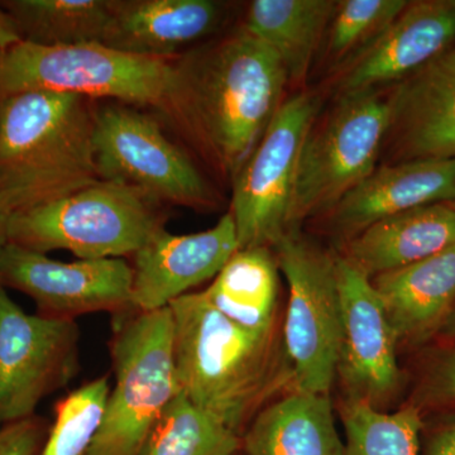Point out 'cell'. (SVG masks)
Here are the masks:
<instances>
[{
    "instance_id": "1",
    "label": "cell",
    "mask_w": 455,
    "mask_h": 455,
    "mask_svg": "<svg viewBox=\"0 0 455 455\" xmlns=\"http://www.w3.org/2000/svg\"><path fill=\"white\" fill-rule=\"evenodd\" d=\"M169 307L180 391L242 438L284 388L292 390L283 331L259 333L235 324L215 310L202 291L187 293Z\"/></svg>"
},
{
    "instance_id": "2",
    "label": "cell",
    "mask_w": 455,
    "mask_h": 455,
    "mask_svg": "<svg viewBox=\"0 0 455 455\" xmlns=\"http://www.w3.org/2000/svg\"><path fill=\"white\" fill-rule=\"evenodd\" d=\"M179 61L194 149L233 179L283 103L286 68L243 27Z\"/></svg>"
},
{
    "instance_id": "3",
    "label": "cell",
    "mask_w": 455,
    "mask_h": 455,
    "mask_svg": "<svg viewBox=\"0 0 455 455\" xmlns=\"http://www.w3.org/2000/svg\"><path fill=\"white\" fill-rule=\"evenodd\" d=\"M97 100L33 90L0 99V203L11 214L97 182Z\"/></svg>"
},
{
    "instance_id": "4",
    "label": "cell",
    "mask_w": 455,
    "mask_h": 455,
    "mask_svg": "<svg viewBox=\"0 0 455 455\" xmlns=\"http://www.w3.org/2000/svg\"><path fill=\"white\" fill-rule=\"evenodd\" d=\"M179 57L131 55L101 44L40 46L22 41L0 50V99L47 90L119 101L155 114L193 147Z\"/></svg>"
},
{
    "instance_id": "5",
    "label": "cell",
    "mask_w": 455,
    "mask_h": 455,
    "mask_svg": "<svg viewBox=\"0 0 455 455\" xmlns=\"http://www.w3.org/2000/svg\"><path fill=\"white\" fill-rule=\"evenodd\" d=\"M164 205L139 188L110 180L12 214L8 243L79 259L133 257L164 228Z\"/></svg>"
},
{
    "instance_id": "6",
    "label": "cell",
    "mask_w": 455,
    "mask_h": 455,
    "mask_svg": "<svg viewBox=\"0 0 455 455\" xmlns=\"http://www.w3.org/2000/svg\"><path fill=\"white\" fill-rule=\"evenodd\" d=\"M109 347L116 383L88 455H139L180 392L170 307L113 315Z\"/></svg>"
},
{
    "instance_id": "7",
    "label": "cell",
    "mask_w": 455,
    "mask_h": 455,
    "mask_svg": "<svg viewBox=\"0 0 455 455\" xmlns=\"http://www.w3.org/2000/svg\"><path fill=\"white\" fill-rule=\"evenodd\" d=\"M388 122V99L372 89L341 94L325 118L314 123L302 147L287 233L328 214L377 169Z\"/></svg>"
},
{
    "instance_id": "8",
    "label": "cell",
    "mask_w": 455,
    "mask_h": 455,
    "mask_svg": "<svg viewBox=\"0 0 455 455\" xmlns=\"http://www.w3.org/2000/svg\"><path fill=\"white\" fill-rule=\"evenodd\" d=\"M92 146L99 178L139 188L163 205L211 209L217 197L193 158L155 114L97 100Z\"/></svg>"
},
{
    "instance_id": "9",
    "label": "cell",
    "mask_w": 455,
    "mask_h": 455,
    "mask_svg": "<svg viewBox=\"0 0 455 455\" xmlns=\"http://www.w3.org/2000/svg\"><path fill=\"white\" fill-rule=\"evenodd\" d=\"M272 250L289 284L281 331L292 367V390L331 395L341 338L337 254L300 230L286 233Z\"/></svg>"
},
{
    "instance_id": "10",
    "label": "cell",
    "mask_w": 455,
    "mask_h": 455,
    "mask_svg": "<svg viewBox=\"0 0 455 455\" xmlns=\"http://www.w3.org/2000/svg\"><path fill=\"white\" fill-rule=\"evenodd\" d=\"M320 109V98L314 92L284 100L233 176L230 214L239 250L274 248L286 235L302 147Z\"/></svg>"
},
{
    "instance_id": "11",
    "label": "cell",
    "mask_w": 455,
    "mask_h": 455,
    "mask_svg": "<svg viewBox=\"0 0 455 455\" xmlns=\"http://www.w3.org/2000/svg\"><path fill=\"white\" fill-rule=\"evenodd\" d=\"M79 372L76 322L27 314L0 286V427L35 416Z\"/></svg>"
},
{
    "instance_id": "12",
    "label": "cell",
    "mask_w": 455,
    "mask_h": 455,
    "mask_svg": "<svg viewBox=\"0 0 455 455\" xmlns=\"http://www.w3.org/2000/svg\"><path fill=\"white\" fill-rule=\"evenodd\" d=\"M132 281L133 269L124 259L60 262L12 243L0 252V286L29 296L36 314L52 319L133 309Z\"/></svg>"
},
{
    "instance_id": "13",
    "label": "cell",
    "mask_w": 455,
    "mask_h": 455,
    "mask_svg": "<svg viewBox=\"0 0 455 455\" xmlns=\"http://www.w3.org/2000/svg\"><path fill=\"white\" fill-rule=\"evenodd\" d=\"M341 338L337 379L344 400L386 411L401 385L397 338L372 280L337 254Z\"/></svg>"
},
{
    "instance_id": "14",
    "label": "cell",
    "mask_w": 455,
    "mask_h": 455,
    "mask_svg": "<svg viewBox=\"0 0 455 455\" xmlns=\"http://www.w3.org/2000/svg\"><path fill=\"white\" fill-rule=\"evenodd\" d=\"M238 250L230 212L211 229L193 235H171L163 228L132 257V307H169L194 287L217 276Z\"/></svg>"
},
{
    "instance_id": "15",
    "label": "cell",
    "mask_w": 455,
    "mask_h": 455,
    "mask_svg": "<svg viewBox=\"0 0 455 455\" xmlns=\"http://www.w3.org/2000/svg\"><path fill=\"white\" fill-rule=\"evenodd\" d=\"M387 99L391 163L455 158V49L396 83Z\"/></svg>"
},
{
    "instance_id": "16",
    "label": "cell",
    "mask_w": 455,
    "mask_h": 455,
    "mask_svg": "<svg viewBox=\"0 0 455 455\" xmlns=\"http://www.w3.org/2000/svg\"><path fill=\"white\" fill-rule=\"evenodd\" d=\"M455 44V0L409 2L400 16L344 66L340 94L398 83Z\"/></svg>"
},
{
    "instance_id": "17",
    "label": "cell",
    "mask_w": 455,
    "mask_h": 455,
    "mask_svg": "<svg viewBox=\"0 0 455 455\" xmlns=\"http://www.w3.org/2000/svg\"><path fill=\"white\" fill-rule=\"evenodd\" d=\"M455 202V158L386 164L328 212L331 229L349 241L371 224L429 205Z\"/></svg>"
},
{
    "instance_id": "18",
    "label": "cell",
    "mask_w": 455,
    "mask_h": 455,
    "mask_svg": "<svg viewBox=\"0 0 455 455\" xmlns=\"http://www.w3.org/2000/svg\"><path fill=\"white\" fill-rule=\"evenodd\" d=\"M224 5L212 0H113L104 46L131 55L176 59L220 27Z\"/></svg>"
},
{
    "instance_id": "19",
    "label": "cell",
    "mask_w": 455,
    "mask_h": 455,
    "mask_svg": "<svg viewBox=\"0 0 455 455\" xmlns=\"http://www.w3.org/2000/svg\"><path fill=\"white\" fill-rule=\"evenodd\" d=\"M397 341L420 343L442 331L455 304V244L371 278Z\"/></svg>"
},
{
    "instance_id": "20",
    "label": "cell",
    "mask_w": 455,
    "mask_h": 455,
    "mask_svg": "<svg viewBox=\"0 0 455 455\" xmlns=\"http://www.w3.org/2000/svg\"><path fill=\"white\" fill-rule=\"evenodd\" d=\"M455 244V211L429 204L371 224L346 242L344 257L373 278L434 256Z\"/></svg>"
},
{
    "instance_id": "21",
    "label": "cell",
    "mask_w": 455,
    "mask_h": 455,
    "mask_svg": "<svg viewBox=\"0 0 455 455\" xmlns=\"http://www.w3.org/2000/svg\"><path fill=\"white\" fill-rule=\"evenodd\" d=\"M244 455H346L331 395L291 390L266 406L242 436Z\"/></svg>"
},
{
    "instance_id": "22",
    "label": "cell",
    "mask_w": 455,
    "mask_h": 455,
    "mask_svg": "<svg viewBox=\"0 0 455 455\" xmlns=\"http://www.w3.org/2000/svg\"><path fill=\"white\" fill-rule=\"evenodd\" d=\"M278 271L272 248L238 250L202 293L227 319L267 333L278 329Z\"/></svg>"
},
{
    "instance_id": "23",
    "label": "cell",
    "mask_w": 455,
    "mask_h": 455,
    "mask_svg": "<svg viewBox=\"0 0 455 455\" xmlns=\"http://www.w3.org/2000/svg\"><path fill=\"white\" fill-rule=\"evenodd\" d=\"M333 0H254L243 28L280 57L290 82H302L331 20Z\"/></svg>"
},
{
    "instance_id": "24",
    "label": "cell",
    "mask_w": 455,
    "mask_h": 455,
    "mask_svg": "<svg viewBox=\"0 0 455 455\" xmlns=\"http://www.w3.org/2000/svg\"><path fill=\"white\" fill-rule=\"evenodd\" d=\"M22 41L40 46L101 44L113 0H2Z\"/></svg>"
},
{
    "instance_id": "25",
    "label": "cell",
    "mask_w": 455,
    "mask_h": 455,
    "mask_svg": "<svg viewBox=\"0 0 455 455\" xmlns=\"http://www.w3.org/2000/svg\"><path fill=\"white\" fill-rule=\"evenodd\" d=\"M242 438L180 391L154 425L139 455H235Z\"/></svg>"
},
{
    "instance_id": "26",
    "label": "cell",
    "mask_w": 455,
    "mask_h": 455,
    "mask_svg": "<svg viewBox=\"0 0 455 455\" xmlns=\"http://www.w3.org/2000/svg\"><path fill=\"white\" fill-rule=\"evenodd\" d=\"M340 418L346 455H420L423 420L414 406L387 412L344 400Z\"/></svg>"
},
{
    "instance_id": "27",
    "label": "cell",
    "mask_w": 455,
    "mask_h": 455,
    "mask_svg": "<svg viewBox=\"0 0 455 455\" xmlns=\"http://www.w3.org/2000/svg\"><path fill=\"white\" fill-rule=\"evenodd\" d=\"M109 392V379L101 376L62 397L55 405V418L41 455H88Z\"/></svg>"
},
{
    "instance_id": "28",
    "label": "cell",
    "mask_w": 455,
    "mask_h": 455,
    "mask_svg": "<svg viewBox=\"0 0 455 455\" xmlns=\"http://www.w3.org/2000/svg\"><path fill=\"white\" fill-rule=\"evenodd\" d=\"M409 4L406 0H341L329 26L328 52L335 62L352 61L372 44Z\"/></svg>"
},
{
    "instance_id": "29",
    "label": "cell",
    "mask_w": 455,
    "mask_h": 455,
    "mask_svg": "<svg viewBox=\"0 0 455 455\" xmlns=\"http://www.w3.org/2000/svg\"><path fill=\"white\" fill-rule=\"evenodd\" d=\"M51 423L36 414L0 427V455H41Z\"/></svg>"
},
{
    "instance_id": "30",
    "label": "cell",
    "mask_w": 455,
    "mask_h": 455,
    "mask_svg": "<svg viewBox=\"0 0 455 455\" xmlns=\"http://www.w3.org/2000/svg\"><path fill=\"white\" fill-rule=\"evenodd\" d=\"M424 455H455V421L443 425L430 434Z\"/></svg>"
},
{
    "instance_id": "31",
    "label": "cell",
    "mask_w": 455,
    "mask_h": 455,
    "mask_svg": "<svg viewBox=\"0 0 455 455\" xmlns=\"http://www.w3.org/2000/svg\"><path fill=\"white\" fill-rule=\"evenodd\" d=\"M20 42H22V37L13 18L0 5V50L8 49Z\"/></svg>"
},
{
    "instance_id": "32",
    "label": "cell",
    "mask_w": 455,
    "mask_h": 455,
    "mask_svg": "<svg viewBox=\"0 0 455 455\" xmlns=\"http://www.w3.org/2000/svg\"><path fill=\"white\" fill-rule=\"evenodd\" d=\"M440 383L444 392L455 397V352L445 362L440 372Z\"/></svg>"
},
{
    "instance_id": "33",
    "label": "cell",
    "mask_w": 455,
    "mask_h": 455,
    "mask_svg": "<svg viewBox=\"0 0 455 455\" xmlns=\"http://www.w3.org/2000/svg\"><path fill=\"white\" fill-rule=\"evenodd\" d=\"M12 214L0 203V252L8 244V228Z\"/></svg>"
},
{
    "instance_id": "34",
    "label": "cell",
    "mask_w": 455,
    "mask_h": 455,
    "mask_svg": "<svg viewBox=\"0 0 455 455\" xmlns=\"http://www.w3.org/2000/svg\"><path fill=\"white\" fill-rule=\"evenodd\" d=\"M443 333L448 335V337L455 338V304L451 314H449L447 322L442 329Z\"/></svg>"
},
{
    "instance_id": "35",
    "label": "cell",
    "mask_w": 455,
    "mask_h": 455,
    "mask_svg": "<svg viewBox=\"0 0 455 455\" xmlns=\"http://www.w3.org/2000/svg\"><path fill=\"white\" fill-rule=\"evenodd\" d=\"M448 204H449V205H451V208H453V209H454V211H455V202H451V203H448Z\"/></svg>"
},
{
    "instance_id": "36",
    "label": "cell",
    "mask_w": 455,
    "mask_h": 455,
    "mask_svg": "<svg viewBox=\"0 0 455 455\" xmlns=\"http://www.w3.org/2000/svg\"><path fill=\"white\" fill-rule=\"evenodd\" d=\"M235 455H244L243 453H242V451H239L238 454H235Z\"/></svg>"
}]
</instances>
